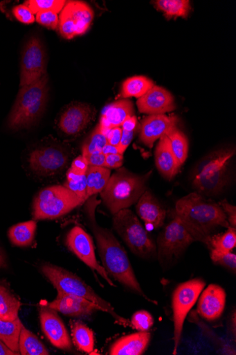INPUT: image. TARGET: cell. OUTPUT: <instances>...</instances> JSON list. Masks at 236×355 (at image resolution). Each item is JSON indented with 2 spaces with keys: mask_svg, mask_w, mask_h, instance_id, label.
<instances>
[{
  "mask_svg": "<svg viewBox=\"0 0 236 355\" xmlns=\"http://www.w3.org/2000/svg\"><path fill=\"white\" fill-rule=\"evenodd\" d=\"M190 320L194 322L195 324L199 327L202 332H203L208 338L215 343V345L219 347H221V351L226 354H232L231 353H234L232 352L231 348L226 345L222 339L219 338L216 334H215L211 329H210L206 324H203L200 319L197 317V313L195 311H193L190 315Z\"/></svg>",
  "mask_w": 236,
  "mask_h": 355,
  "instance_id": "cell-39",
  "label": "cell"
},
{
  "mask_svg": "<svg viewBox=\"0 0 236 355\" xmlns=\"http://www.w3.org/2000/svg\"><path fill=\"white\" fill-rule=\"evenodd\" d=\"M107 144H108L107 137L98 125L84 142L82 147V155L86 156L95 152L101 151Z\"/></svg>",
  "mask_w": 236,
  "mask_h": 355,
  "instance_id": "cell-35",
  "label": "cell"
},
{
  "mask_svg": "<svg viewBox=\"0 0 236 355\" xmlns=\"http://www.w3.org/2000/svg\"><path fill=\"white\" fill-rule=\"evenodd\" d=\"M194 241L184 223L174 215L173 220L158 237L156 249L159 261L163 263L179 257Z\"/></svg>",
  "mask_w": 236,
  "mask_h": 355,
  "instance_id": "cell-10",
  "label": "cell"
},
{
  "mask_svg": "<svg viewBox=\"0 0 236 355\" xmlns=\"http://www.w3.org/2000/svg\"><path fill=\"white\" fill-rule=\"evenodd\" d=\"M154 4L168 19L178 17L186 19L192 10L188 0H156Z\"/></svg>",
  "mask_w": 236,
  "mask_h": 355,
  "instance_id": "cell-30",
  "label": "cell"
},
{
  "mask_svg": "<svg viewBox=\"0 0 236 355\" xmlns=\"http://www.w3.org/2000/svg\"><path fill=\"white\" fill-rule=\"evenodd\" d=\"M136 131L127 132V131L122 130L120 143L118 147L119 153L120 154L123 155V153H125L126 149L128 148V146L132 141L133 138L134 137V135H136Z\"/></svg>",
  "mask_w": 236,
  "mask_h": 355,
  "instance_id": "cell-48",
  "label": "cell"
},
{
  "mask_svg": "<svg viewBox=\"0 0 236 355\" xmlns=\"http://www.w3.org/2000/svg\"><path fill=\"white\" fill-rule=\"evenodd\" d=\"M94 17L91 7L81 1L66 3L59 18V31L66 40H71L86 33Z\"/></svg>",
  "mask_w": 236,
  "mask_h": 355,
  "instance_id": "cell-11",
  "label": "cell"
},
{
  "mask_svg": "<svg viewBox=\"0 0 236 355\" xmlns=\"http://www.w3.org/2000/svg\"><path fill=\"white\" fill-rule=\"evenodd\" d=\"M48 94L47 73L39 80L20 87L15 103L8 120V127L14 131L28 128L44 112Z\"/></svg>",
  "mask_w": 236,
  "mask_h": 355,
  "instance_id": "cell-4",
  "label": "cell"
},
{
  "mask_svg": "<svg viewBox=\"0 0 236 355\" xmlns=\"http://www.w3.org/2000/svg\"><path fill=\"white\" fill-rule=\"evenodd\" d=\"M179 119L174 116L149 115L142 121L140 139L146 146L152 148L158 139L177 127Z\"/></svg>",
  "mask_w": 236,
  "mask_h": 355,
  "instance_id": "cell-18",
  "label": "cell"
},
{
  "mask_svg": "<svg viewBox=\"0 0 236 355\" xmlns=\"http://www.w3.org/2000/svg\"><path fill=\"white\" fill-rule=\"evenodd\" d=\"M94 109L83 103H75L67 107L59 121L60 130L69 136H75L84 130L95 116Z\"/></svg>",
  "mask_w": 236,
  "mask_h": 355,
  "instance_id": "cell-15",
  "label": "cell"
},
{
  "mask_svg": "<svg viewBox=\"0 0 236 355\" xmlns=\"http://www.w3.org/2000/svg\"><path fill=\"white\" fill-rule=\"evenodd\" d=\"M70 153L62 146L53 145L32 151L28 157L30 169L42 176L61 173L69 163Z\"/></svg>",
  "mask_w": 236,
  "mask_h": 355,
  "instance_id": "cell-12",
  "label": "cell"
},
{
  "mask_svg": "<svg viewBox=\"0 0 236 355\" xmlns=\"http://www.w3.org/2000/svg\"><path fill=\"white\" fill-rule=\"evenodd\" d=\"M86 202L84 210L88 225L95 236L100 260L108 275L133 293L157 305L156 301L149 299L143 292L124 248L111 231L100 227L98 224L96 210L99 202L96 196Z\"/></svg>",
  "mask_w": 236,
  "mask_h": 355,
  "instance_id": "cell-1",
  "label": "cell"
},
{
  "mask_svg": "<svg viewBox=\"0 0 236 355\" xmlns=\"http://www.w3.org/2000/svg\"><path fill=\"white\" fill-rule=\"evenodd\" d=\"M166 136L170 140L172 150L181 168L185 164L188 155L189 144L188 139L185 134L177 127L172 129Z\"/></svg>",
  "mask_w": 236,
  "mask_h": 355,
  "instance_id": "cell-34",
  "label": "cell"
},
{
  "mask_svg": "<svg viewBox=\"0 0 236 355\" xmlns=\"http://www.w3.org/2000/svg\"><path fill=\"white\" fill-rule=\"evenodd\" d=\"M111 173V170L107 168L89 167L85 175L87 200L102 191L108 183Z\"/></svg>",
  "mask_w": 236,
  "mask_h": 355,
  "instance_id": "cell-27",
  "label": "cell"
},
{
  "mask_svg": "<svg viewBox=\"0 0 236 355\" xmlns=\"http://www.w3.org/2000/svg\"><path fill=\"white\" fill-rule=\"evenodd\" d=\"M138 119L136 116L127 117L122 123L121 128L122 130L133 132L137 130Z\"/></svg>",
  "mask_w": 236,
  "mask_h": 355,
  "instance_id": "cell-49",
  "label": "cell"
},
{
  "mask_svg": "<svg viewBox=\"0 0 236 355\" xmlns=\"http://www.w3.org/2000/svg\"><path fill=\"white\" fill-rule=\"evenodd\" d=\"M49 308L66 315L87 317L101 311L96 304L85 299L67 294L57 293V298L50 303Z\"/></svg>",
  "mask_w": 236,
  "mask_h": 355,
  "instance_id": "cell-20",
  "label": "cell"
},
{
  "mask_svg": "<svg viewBox=\"0 0 236 355\" xmlns=\"http://www.w3.org/2000/svg\"><path fill=\"white\" fill-rule=\"evenodd\" d=\"M8 263L6 254L2 247L0 246V268L6 269L8 268Z\"/></svg>",
  "mask_w": 236,
  "mask_h": 355,
  "instance_id": "cell-51",
  "label": "cell"
},
{
  "mask_svg": "<svg viewBox=\"0 0 236 355\" xmlns=\"http://www.w3.org/2000/svg\"><path fill=\"white\" fill-rule=\"evenodd\" d=\"M36 20L49 29L56 30L59 26L58 15L53 12H39L37 15Z\"/></svg>",
  "mask_w": 236,
  "mask_h": 355,
  "instance_id": "cell-41",
  "label": "cell"
},
{
  "mask_svg": "<svg viewBox=\"0 0 236 355\" xmlns=\"http://www.w3.org/2000/svg\"><path fill=\"white\" fill-rule=\"evenodd\" d=\"M40 321L44 334L55 347L64 350L72 349L69 334L54 309L48 306L41 308Z\"/></svg>",
  "mask_w": 236,
  "mask_h": 355,
  "instance_id": "cell-16",
  "label": "cell"
},
{
  "mask_svg": "<svg viewBox=\"0 0 236 355\" xmlns=\"http://www.w3.org/2000/svg\"><path fill=\"white\" fill-rule=\"evenodd\" d=\"M122 133V129L121 127H115L109 129L105 134L107 137L108 144L118 147L120 143Z\"/></svg>",
  "mask_w": 236,
  "mask_h": 355,
  "instance_id": "cell-45",
  "label": "cell"
},
{
  "mask_svg": "<svg viewBox=\"0 0 236 355\" xmlns=\"http://www.w3.org/2000/svg\"><path fill=\"white\" fill-rule=\"evenodd\" d=\"M66 3L62 0H28L24 3V5L33 15L44 12H53L58 14L62 10Z\"/></svg>",
  "mask_w": 236,
  "mask_h": 355,
  "instance_id": "cell-37",
  "label": "cell"
},
{
  "mask_svg": "<svg viewBox=\"0 0 236 355\" xmlns=\"http://www.w3.org/2000/svg\"><path fill=\"white\" fill-rule=\"evenodd\" d=\"M113 227L129 250L142 258L156 256V245L138 218L129 209L114 215Z\"/></svg>",
  "mask_w": 236,
  "mask_h": 355,
  "instance_id": "cell-7",
  "label": "cell"
},
{
  "mask_svg": "<svg viewBox=\"0 0 236 355\" xmlns=\"http://www.w3.org/2000/svg\"><path fill=\"white\" fill-rule=\"evenodd\" d=\"M155 163L160 174L167 180H173L181 169L167 136L159 139L155 150Z\"/></svg>",
  "mask_w": 236,
  "mask_h": 355,
  "instance_id": "cell-22",
  "label": "cell"
},
{
  "mask_svg": "<svg viewBox=\"0 0 236 355\" xmlns=\"http://www.w3.org/2000/svg\"><path fill=\"white\" fill-rule=\"evenodd\" d=\"M23 324L19 318L13 320L0 319V340L10 349L20 354L19 338Z\"/></svg>",
  "mask_w": 236,
  "mask_h": 355,
  "instance_id": "cell-28",
  "label": "cell"
},
{
  "mask_svg": "<svg viewBox=\"0 0 236 355\" xmlns=\"http://www.w3.org/2000/svg\"><path fill=\"white\" fill-rule=\"evenodd\" d=\"M206 285L203 279L196 278L179 284L174 290L172 296L174 322V354H176L178 352L185 320Z\"/></svg>",
  "mask_w": 236,
  "mask_h": 355,
  "instance_id": "cell-9",
  "label": "cell"
},
{
  "mask_svg": "<svg viewBox=\"0 0 236 355\" xmlns=\"http://www.w3.org/2000/svg\"><path fill=\"white\" fill-rule=\"evenodd\" d=\"M130 324L131 328L139 332H148L154 326V320L149 312L141 310L133 314Z\"/></svg>",
  "mask_w": 236,
  "mask_h": 355,
  "instance_id": "cell-38",
  "label": "cell"
},
{
  "mask_svg": "<svg viewBox=\"0 0 236 355\" xmlns=\"http://www.w3.org/2000/svg\"><path fill=\"white\" fill-rule=\"evenodd\" d=\"M154 86V82L145 76H134L125 80L120 96L122 99L140 98Z\"/></svg>",
  "mask_w": 236,
  "mask_h": 355,
  "instance_id": "cell-29",
  "label": "cell"
},
{
  "mask_svg": "<svg viewBox=\"0 0 236 355\" xmlns=\"http://www.w3.org/2000/svg\"><path fill=\"white\" fill-rule=\"evenodd\" d=\"M64 187L71 190L84 203L87 198V178L85 175H78L69 170Z\"/></svg>",
  "mask_w": 236,
  "mask_h": 355,
  "instance_id": "cell-36",
  "label": "cell"
},
{
  "mask_svg": "<svg viewBox=\"0 0 236 355\" xmlns=\"http://www.w3.org/2000/svg\"><path fill=\"white\" fill-rule=\"evenodd\" d=\"M18 355L10 349L2 340H0V355Z\"/></svg>",
  "mask_w": 236,
  "mask_h": 355,
  "instance_id": "cell-50",
  "label": "cell"
},
{
  "mask_svg": "<svg viewBox=\"0 0 236 355\" xmlns=\"http://www.w3.org/2000/svg\"><path fill=\"white\" fill-rule=\"evenodd\" d=\"M152 173L138 175L123 168L110 177L100 197L112 214L136 204L147 190V181Z\"/></svg>",
  "mask_w": 236,
  "mask_h": 355,
  "instance_id": "cell-3",
  "label": "cell"
},
{
  "mask_svg": "<svg viewBox=\"0 0 236 355\" xmlns=\"http://www.w3.org/2000/svg\"><path fill=\"white\" fill-rule=\"evenodd\" d=\"M235 154L234 149L214 153L196 168L192 173V186L199 195L215 196L228 184V168Z\"/></svg>",
  "mask_w": 236,
  "mask_h": 355,
  "instance_id": "cell-6",
  "label": "cell"
},
{
  "mask_svg": "<svg viewBox=\"0 0 236 355\" xmlns=\"http://www.w3.org/2000/svg\"><path fill=\"white\" fill-rule=\"evenodd\" d=\"M136 211L147 227L157 230L163 225L166 211L153 196L150 191L146 190L138 201Z\"/></svg>",
  "mask_w": 236,
  "mask_h": 355,
  "instance_id": "cell-21",
  "label": "cell"
},
{
  "mask_svg": "<svg viewBox=\"0 0 236 355\" xmlns=\"http://www.w3.org/2000/svg\"><path fill=\"white\" fill-rule=\"evenodd\" d=\"M12 15L16 19L25 24H30L36 21L35 15L24 4L13 8Z\"/></svg>",
  "mask_w": 236,
  "mask_h": 355,
  "instance_id": "cell-40",
  "label": "cell"
},
{
  "mask_svg": "<svg viewBox=\"0 0 236 355\" xmlns=\"http://www.w3.org/2000/svg\"><path fill=\"white\" fill-rule=\"evenodd\" d=\"M71 329L74 344L78 349L87 354L92 353L95 345L93 331L79 321L73 322Z\"/></svg>",
  "mask_w": 236,
  "mask_h": 355,
  "instance_id": "cell-32",
  "label": "cell"
},
{
  "mask_svg": "<svg viewBox=\"0 0 236 355\" xmlns=\"http://www.w3.org/2000/svg\"><path fill=\"white\" fill-rule=\"evenodd\" d=\"M236 229L229 227L221 234L211 237L209 248L215 263L221 256L230 252L236 246Z\"/></svg>",
  "mask_w": 236,
  "mask_h": 355,
  "instance_id": "cell-26",
  "label": "cell"
},
{
  "mask_svg": "<svg viewBox=\"0 0 236 355\" xmlns=\"http://www.w3.org/2000/svg\"><path fill=\"white\" fill-rule=\"evenodd\" d=\"M174 215L181 220L195 241L208 247L212 232L218 227H230L219 205L205 199L197 192L190 193L179 200Z\"/></svg>",
  "mask_w": 236,
  "mask_h": 355,
  "instance_id": "cell-2",
  "label": "cell"
},
{
  "mask_svg": "<svg viewBox=\"0 0 236 355\" xmlns=\"http://www.w3.org/2000/svg\"><path fill=\"white\" fill-rule=\"evenodd\" d=\"M46 74V55L38 37H31L26 44L21 56L20 87L37 82Z\"/></svg>",
  "mask_w": 236,
  "mask_h": 355,
  "instance_id": "cell-13",
  "label": "cell"
},
{
  "mask_svg": "<svg viewBox=\"0 0 236 355\" xmlns=\"http://www.w3.org/2000/svg\"><path fill=\"white\" fill-rule=\"evenodd\" d=\"M219 205L226 216L230 227L236 229V207L225 200L221 201Z\"/></svg>",
  "mask_w": 236,
  "mask_h": 355,
  "instance_id": "cell-44",
  "label": "cell"
},
{
  "mask_svg": "<svg viewBox=\"0 0 236 355\" xmlns=\"http://www.w3.org/2000/svg\"><path fill=\"white\" fill-rule=\"evenodd\" d=\"M88 168L86 158L83 155H80L74 159L70 170L78 175H86Z\"/></svg>",
  "mask_w": 236,
  "mask_h": 355,
  "instance_id": "cell-46",
  "label": "cell"
},
{
  "mask_svg": "<svg viewBox=\"0 0 236 355\" xmlns=\"http://www.w3.org/2000/svg\"><path fill=\"white\" fill-rule=\"evenodd\" d=\"M131 116H134L131 101L128 99L120 100L105 108L98 125L103 133H105L110 128L121 127L124 121Z\"/></svg>",
  "mask_w": 236,
  "mask_h": 355,
  "instance_id": "cell-23",
  "label": "cell"
},
{
  "mask_svg": "<svg viewBox=\"0 0 236 355\" xmlns=\"http://www.w3.org/2000/svg\"><path fill=\"white\" fill-rule=\"evenodd\" d=\"M122 154H111L106 155V168L109 169H119L123 164Z\"/></svg>",
  "mask_w": 236,
  "mask_h": 355,
  "instance_id": "cell-47",
  "label": "cell"
},
{
  "mask_svg": "<svg viewBox=\"0 0 236 355\" xmlns=\"http://www.w3.org/2000/svg\"><path fill=\"white\" fill-rule=\"evenodd\" d=\"M66 245L85 265L102 277L111 286H116L104 267L98 263L92 239L83 229L74 227L66 236Z\"/></svg>",
  "mask_w": 236,
  "mask_h": 355,
  "instance_id": "cell-14",
  "label": "cell"
},
{
  "mask_svg": "<svg viewBox=\"0 0 236 355\" xmlns=\"http://www.w3.org/2000/svg\"><path fill=\"white\" fill-rule=\"evenodd\" d=\"M101 152H102L105 155L120 153L118 147L109 144H107Z\"/></svg>",
  "mask_w": 236,
  "mask_h": 355,
  "instance_id": "cell-52",
  "label": "cell"
},
{
  "mask_svg": "<svg viewBox=\"0 0 236 355\" xmlns=\"http://www.w3.org/2000/svg\"><path fill=\"white\" fill-rule=\"evenodd\" d=\"M21 302L9 290L0 285V319L13 320L19 318Z\"/></svg>",
  "mask_w": 236,
  "mask_h": 355,
  "instance_id": "cell-33",
  "label": "cell"
},
{
  "mask_svg": "<svg viewBox=\"0 0 236 355\" xmlns=\"http://www.w3.org/2000/svg\"><path fill=\"white\" fill-rule=\"evenodd\" d=\"M151 340L149 332H138L123 336L111 347V355H141L146 351Z\"/></svg>",
  "mask_w": 236,
  "mask_h": 355,
  "instance_id": "cell-24",
  "label": "cell"
},
{
  "mask_svg": "<svg viewBox=\"0 0 236 355\" xmlns=\"http://www.w3.org/2000/svg\"><path fill=\"white\" fill-rule=\"evenodd\" d=\"M84 157L89 167L106 168V155L102 152H95Z\"/></svg>",
  "mask_w": 236,
  "mask_h": 355,
  "instance_id": "cell-43",
  "label": "cell"
},
{
  "mask_svg": "<svg viewBox=\"0 0 236 355\" xmlns=\"http://www.w3.org/2000/svg\"><path fill=\"white\" fill-rule=\"evenodd\" d=\"M19 352L23 355H48L46 347L32 332L22 327L19 338Z\"/></svg>",
  "mask_w": 236,
  "mask_h": 355,
  "instance_id": "cell-31",
  "label": "cell"
},
{
  "mask_svg": "<svg viewBox=\"0 0 236 355\" xmlns=\"http://www.w3.org/2000/svg\"><path fill=\"white\" fill-rule=\"evenodd\" d=\"M137 106L140 113L149 115L165 114L176 109L172 94L155 85L138 99Z\"/></svg>",
  "mask_w": 236,
  "mask_h": 355,
  "instance_id": "cell-19",
  "label": "cell"
},
{
  "mask_svg": "<svg viewBox=\"0 0 236 355\" xmlns=\"http://www.w3.org/2000/svg\"><path fill=\"white\" fill-rule=\"evenodd\" d=\"M197 313L202 318L214 321L219 318L225 309L226 294L217 284H210L199 297Z\"/></svg>",
  "mask_w": 236,
  "mask_h": 355,
  "instance_id": "cell-17",
  "label": "cell"
},
{
  "mask_svg": "<svg viewBox=\"0 0 236 355\" xmlns=\"http://www.w3.org/2000/svg\"><path fill=\"white\" fill-rule=\"evenodd\" d=\"M37 224L35 220H29L13 225L9 230L11 243L19 247L30 245L35 238Z\"/></svg>",
  "mask_w": 236,
  "mask_h": 355,
  "instance_id": "cell-25",
  "label": "cell"
},
{
  "mask_svg": "<svg viewBox=\"0 0 236 355\" xmlns=\"http://www.w3.org/2000/svg\"><path fill=\"white\" fill-rule=\"evenodd\" d=\"M214 263L219 265L235 274L236 255L235 254L232 253V252L221 256Z\"/></svg>",
  "mask_w": 236,
  "mask_h": 355,
  "instance_id": "cell-42",
  "label": "cell"
},
{
  "mask_svg": "<svg viewBox=\"0 0 236 355\" xmlns=\"http://www.w3.org/2000/svg\"><path fill=\"white\" fill-rule=\"evenodd\" d=\"M41 270L57 289V293L71 295L91 302L98 305L101 311L109 313L118 324L124 327H131L128 319L118 314L108 302L98 296L90 286L75 274L49 263L44 264Z\"/></svg>",
  "mask_w": 236,
  "mask_h": 355,
  "instance_id": "cell-5",
  "label": "cell"
},
{
  "mask_svg": "<svg viewBox=\"0 0 236 355\" xmlns=\"http://www.w3.org/2000/svg\"><path fill=\"white\" fill-rule=\"evenodd\" d=\"M83 202L64 186L48 187L39 192L33 205L35 220L55 219L70 213Z\"/></svg>",
  "mask_w": 236,
  "mask_h": 355,
  "instance_id": "cell-8",
  "label": "cell"
}]
</instances>
